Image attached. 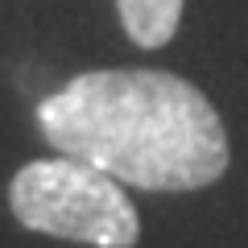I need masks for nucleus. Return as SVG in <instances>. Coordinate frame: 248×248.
<instances>
[{"instance_id":"obj_1","label":"nucleus","mask_w":248,"mask_h":248,"mask_svg":"<svg viewBox=\"0 0 248 248\" xmlns=\"http://www.w3.org/2000/svg\"><path fill=\"white\" fill-rule=\"evenodd\" d=\"M46 141L141 190H199L228 170V133L195 83L166 71H87L37 104Z\"/></svg>"},{"instance_id":"obj_2","label":"nucleus","mask_w":248,"mask_h":248,"mask_svg":"<svg viewBox=\"0 0 248 248\" xmlns=\"http://www.w3.org/2000/svg\"><path fill=\"white\" fill-rule=\"evenodd\" d=\"M9 207L42 236L79 240L91 248H133L141 240V219L124 195V182L66 153L21 166L9 186Z\"/></svg>"},{"instance_id":"obj_3","label":"nucleus","mask_w":248,"mask_h":248,"mask_svg":"<svg viewBox=\"0 0 248 248\" xmlns=\"http://www.w3.org/2000/svg\"><path fill=\"white\" fill-rule=\"evenodd\" d=\"M124 21V33L145 50H157L178 33L182 21V0H116Z\"/></svg>"}]
</instances>
